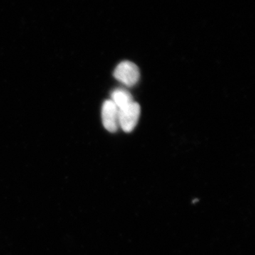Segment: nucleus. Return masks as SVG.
<instances>
[{
	"instance_id": "nucleus-4",
	"label": "nucleus",
	"mask_w": 255,
	"mask_h": 255,
	"mask_svg": "<svg viewBox=\"0 0 255 255\" xmlns=\"http://www.w3.org/2000/svg\"><path fill=\"white\" fill-rule=\"evenodd\" d=\"M112 100L119 110H123L133 102L131 95L123 89L114 90L112 94Z\"/></svg>"
},
{
	"instance_id": "nucleus-3",
	"label": "nucleus",
	"mask_w": 255,
	"mask_h": 255,
	"mask_svg": "<svg viewBox=\"0 0 255 255\" xmlns=\"http://www.w3.org/2000/svg\"><path fill=\"white\" fill-rule=\"evenodd\" d=\"M102 122L108 131L114 132L119 126V110L112 100L105 101L102 106Z\"/></svg>"
},
{
	"instance_id": "nucleus-2",
	"label": "nucleus",
	"mask_w": 255,
	"mask_h": 255,
	"mask_svg": "<svg viewBox=\"0 0 255 255\" xmlns=\"http://www.w3.org/2000/svg\"><path fill=\"white\" fill-rule=\"evenodd\" d=\"M140 114V105L137 102H132L123 110H119V126L124 131L131 132L136 127Z\"/></svg>"
},
{
	"instance_id": "nucleus-5",
	"label": "nucleus",
	"mask_w": 255,
	"mask_h": 255,
	"mask_svg": "<svg viewBox=\"0 0 255 255\" xmlns=\"http://www.w3.org/2000/svg\"><path fill=\"white\" fill-rule=\"evenodd\" d=\"M197 201H199V199H194V200L192 201L193 204H195L196 202H197Z\"/></svg>"
},
{
	"instance_id": "nucleus-1",
	"label": "nucleus",
	"mask_w": 255,
	"mask_h": 255,
	"mask_svg": "<svg viewBox=\"0 0 255 255\" xmlns=\"http://www.w3.org/2000/svg\"><path fill=\"white\" fill-rule=\"evenodd\" d=\"M114 78L119 82L132 87L138 82L140 71L135 63L130 61L122 62L117 65L114 73Z\"/></svg>"
}]
</instances>
